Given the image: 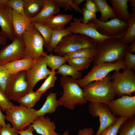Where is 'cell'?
Returning a JSON list of instances; mask_svg holds the SVG:
<instances>
[{
    "label": "cell",
    "mask_w": 135,
    "mask_h": 135,
    "mask_svg": "<svg viewBox=\"0 0 135 135\" xmlns=\"http://www.w3.org/2000/svg\"><path fill=\"white\" fill-rule=\"evenodd\" d=\"M126 32L118 36L107 38L96 44V52L94 58V66L124 60L128 44L121 40Z\"/></svg>",
    "instance_id": "6da1fadb"
},
{
    "label": "cell",
    "mask_w": 135,
    "mask_h": 135,
    "mask_svg": "<svg viewBox=\"0 0 135 135\" xmlns=\"http://www.w3.org/2000/svg\"><path fill=\"white\" fill-rule=\"evenodd\" d=\"M111 75L102 79L91 82L82 88L84 98L89 102L108 104L116 94L112 88Z\"/></svg>",
    "instance_id": "7a4b0ae2"
},
{
    "label": "cell",
    "mask_w": 135,
    "mask_h": 135,
    "mask_svg": "<svg viewBox=\"0 0 135 135\" xmlns=\"http://www.w3.org/2000/svg\"><path fill=\"white\" fill-rule=\"evenodd\" d=\"M63 93L58 100V106H63L71 110L77 105L86 104L82 89L78 84L77 80L71 77L63 76L60 80Z\"/></svg>",
    "instance_id": "3957f363"
},
{
    "label": "cell",
    "mask_w": 135,
    "mask_h": 135,
    "mask_svg": "<svg viewBox=\"0 0 135 135\" xmlns=\"http://www.w3.org/2000/svg\"><path fill=\"white\" fill-rule=\"evenodd\" d=\"M96 43L85 35L71 34L64 37L54 50L59 56L65 55L87 48H96Z\"/></svg>",
    "instance_id": "277c9868"
},
{
    "label": "cell",
    "mask_w": 135,
    "mask_h": 135,
    "mask_svg": "<svg viewBox=\"0 0 135 135\" xmlns=\"http://www.w3.org/2000/svg\"><path fill=\"white\" fill-rule=\"evenodd\" d=\"M37 110L28 108L22 105H14L5 112L6 119L17 130L26 129L38 117Z\"/></svg>",
    "instance_id": "5b68a950"
},
{
    "label": "cell",
    "mask_w": 135,
    "mask_h": 135,
    "mask_svg": "<svg viewBox=\"0 0 135 135\" xmlns=\"http://www.w3.org/2000/svg\"><path fill=\"white\" fill-rule=\"evenodd\" d=\"M112 86L114 91L118 98L126 95L132 96L135 92V74L134 71L126 69L121 72L114 71L111 75Z\"/></svg>",
    "instance_id": "8992f818"
},
{
    "label": "cell",
    "mask_w": 135,
    "mask_h": 135,
    "mask_svg": "<svg viewBox=\"0 0 135 135\" xmlns=\"http://www.w3.org/2000/svg\"><path fill=\"white\" fill-rule=\"evenodd\" d=\"M22 38L25 45V57L36 60L41 56L47 55L43 50L44 38L34 26L24 32Z\"/></svg>",
    "instance_id": "52a82bcc"
},
{
    "label": "cell",
    "mask_w": 135,
    "mask_h": 135,
    "mask_svg": "<svg viewBox=\"0 0 135 135\" xmlns=\"http://www.w3.org/2000/svg\"><path fill=\"white\" fill-rule=\"evenodd\" d=\"M123 60L112 63H104L94 66L83 78L77 80L78 84L83 88L93 82L102 80L112 71L126 69Z\"/></svg>",
    "instance_id": "ba28073f"
},
{
    "label": "cell",
    "mask_w": 135,
    "mask_h": 135,
    "mask_svg": "<svg viewBox=\"0 0 135 135\" xmlns=\"http://www.w3.org/2000/svg\"><path fill=\"white\" fill-rule=\"evenodd\" d=\"M25 75L24 71L10 74L5 93L9 100L17 101L29 92Z\"/></svg>",
    "instance_id": "9c48e42d"
},
{
    "label": "cell",
    "mask_w": 135,
    "mask_h": 135,
    "mask_svg": "<svg viewBox=\"0 0 135 135\" xmlns=\"http://www.w3.org/2000/svg\"><path fill=\"white\" fill-rule=\"evenodd\" d=\"M88 110L94 117H98L100 121L99 128L95 135H100L107 128L116 122L118 118L111 112L106 104L89 102Z\"/></svg>",
    "instance_id": "30bf717a"
},
{
    "label": "cell",
    "mask_w": 135,
    "mask_h": 135,
    "mask_svg": "<svg viewBox=\"0 0 135 135\" xmlns=\"http://www.w3.org/2000/svg\"><path fill=\"white\" fill-rule=\"evenodd\" d=\"M25 49L22 37H16L11 43L0 49V65L24 58L25 57Z\"/></svg>",
    "instance_id": "8fae6325"
},
{
    "label": "cell",
    "mask_w": 135,
    "mask_h": 135,
    "mask_svg": "<svg viewBox=\"0 0 135 135\" xmlns=\"http://www.w3.org/2000/svg\"><path fill=\"white\" fill-rule=\"evenodd\" d=\"M44 56H41L36 62L26 71V78L28 84L29 92L33 91L36 83L40 80L46 79L51 72L47 68Z\"/></svg>",
    "instance_id": "7c38bea8"
},
{
    "label": "cell",
    "mask_w": 135,
    "mask_h": 135,
    "mask_svg": "<svg viewBox=\"0 0 135 135\" xmlns=\"http://www.w3.org/2000/svg\"><path fill=\"white\" fill-rule=\"evenodd\" d=\"M107 105L115 116L129 118L135 116V95H124L113 100Z\"/></svg>",
    "instance_id": "4fadbf2b"
},
{
    "label": "cell",
    "mask_w": 135,
    "mask_h": 135,
    "mask_svg": "<svg viewBox=\"0 0 135 135\" xmlns=\"http://www.w3.org/2000/svg\"><path fill=\"white\" fill-rule=\"evenodd\" d=\"M89 22L94 24L96 30L100 33L107 36H118L126 32L128 28L127 23L116 18L106 22H100L97 18Z\"/></svg>",
    "instance_id": "5bb4252c"
},
{
    "label": "cell",
    "mask_w": 135,
    "mask_h": 135,
    "mask_svg": "<svg viewBox=\"0 0 135 135\" xmlns=\"http://www.w3.org/2000/svg\"><path fill=\"white\" fill-rule=\"evenodd\" d=\"M82 18V17L79 18H74L73 21L66 28L72 34H79L90 37L97 44L101 43L107 38L112 37L107 36L100 34L96 30L94 24L91 22H89L87 24L82 23L81 22Z\"/></svg>",
    "instance_id": "9a60e30c"
},
{
    "label": "cell",
    "mask_w": 135,
    "mask_h": 135,
    "mask_svg": "<svg viewBox=\"0 0 135 135\" xmlns=\"http://www.w3.org/2000/svg\"><path fill=\"white\" fill-rule=\"evenodd\" d=\"M11 10L7 4L0 5V32L4 36L12 41L16 36L13 26Z\"/></svg>",
    "instance_id": "2e32d148"
},
{
    "label": "cell",
    "mask_w": 135,
    "mask_h": 135,
    "mask_svg": "<svg viewBox=\"0 0 135 135\" xmlns=\"http://www.w3.org/2000/svg\"><path fill=\"white\" fill-rule=\"evenodd\" d=\"M43 7L40 13L36 17L30 18L32 22L42 24L51 17L60 11V6L55 0H44Z\"/></svg>",
    "instance_id": "e0dca14e"
},
{
    "label": "cell",
    "mask_w": 135,
    "mask_h": 135,
    "mask_svg": "<svg viewBox=\"0 0 135 135\" xmlns=\"http://www.w3.org/2000/svg\"><path fill=\"white\" fill-rule=\"evenodd\" d=\"M40 135H59L55 131L56 125L49 117H38L29 126Z\"/></svg>",
    "instance_id": "ac0fdd59"
},
{
    "label": "cell",
    "mask_w": 135,
    "mask_h": 135,
    "mask_svg": "<svg viewBox=\"0 0 135 135\" xmlns=\"http://www.w3.org/2000/svg\"><path fill=\"white\" fill-rule=\"evenodd\" d=\"M11 12L15 35L16 37H22L24 32L33 26L30 18L26 16L21 14L12 9Z\"/></svg>",
    "instance_id": "d6986e66"
},
{
    "label": "cell",
    "mask_w": 135,
    "mask_h": 135,
    "mask_svg": "<svg viewBox=\"0 0 135 135\" xmlns=\"http://www.w3.org/2000/svg\"><path fill=\"white\" fill-rule=\"evenodd\" d=\"M109 0L112 6L116 18L127 23L131 16V14L128 9V6L127 3L128 0Z\"/></svg>",
    "instance_id": "ffe728a7"
},
{
    "label": "cell",
    "mask_w": 135,
    "mask_h": 135,
    "mask_svg": "<svg viewBox=\"0 0 135 135\" xmlns=\"http://www.w3.org/2000/svg\"><path fill=\"white\" fill-rule=\"evenodd\" d=\"M36 62V60L25 57L24 58L6 63L4 65L10 74L28 70Z\"/></svg>",
    "instance_id": "44dd1931"
},
{
    "label": "cell",
    "mask_w": 135,
    "mask_h": 135,
    "mask_svg": "<svg viewBox=\"0 0 135 135\" xmlns=\"http://www.w3.org/2000/svg\"><path fill=\"white\" fill-rule=\"evenodd\" d=\"M58 106V100L56 92H50L47 96L46 100L42 107L37 110L38 117L44 116L46 114H51L55 112Z\"/></svg>",
    "instance_id": "7402d4cb"
},
{
    "label": "cell",
    "mask_w": 135,
    "mask_h": 135,
    "mask_svg": "<svg viewBox=\"0 0 135 135\" xmlns=\"http://www.w3.org/2000/svg\"><path fill=\"white\" fill-rule=\"evenodd\" d=\"M73 16L72 15L58 14L49 18L43 24L52 29H63L65 28L66 25L71 20Z\"/></svg>",
    "instance_id": "603a6c76"
},
{
    "label": "cell",
    "mask_w": 135,
    "mask_h": 135,
    "mask_svg": "<svg viewBox=\"0 0 135 135\" xmlns=\"http://www.w3.org/2000/svg\"><path fill=\"white\" fill-rule=\"evenodd\" d=\"M26 16L30 18H34L40 12L44 4V0H24Z\"/></svg>",
    "instance_id": "cb8c5ba5"
},
{
    "label": "cell",
    "mask_w": 135,
    "mask_h": 135,
    "mask_svg": "<svg viewBox=\"0 0 135 135\" xmlns=\"http://www.w3.org/2000/svg\"><path fill=\"white\" fill-rule=\"evenodd\" d=\"M96 5L101 13L100 18L98 19L100 21L106 22L109 18H116L113 9L106 0H92Z\"/></svg>",
    "instance_id": "d4e9b609"
},
{
    "label": "cell",
    "mask_w": 135,
    "mask_h": 135,
    "mask_svg": "<svg viewBox=\"0 0 135 135\" xmlns=\"http://www.w3.org/2000/svg\"><path fill=\"white\" fill-rule=\"evenodd\" d=\"M72 33L66 28L58 29L54 28L50 40L46 48L47 51L52 52L62 38L64 36Z\"/></svg>",
    "instance_id": "484cf974"
},
{
    "label": "cell",
    "mask_w": 135,
    "mask_h": 135,
    "mask_svg": "<svg viewBox=\"0 0 135 135\" xmlns=\"http://www.w3.org/2000/svg\"><path fill=\"white\" fill-rule=\"evenodd\" d=\"M44 93L43 92L33 91L28 93L17 101L20 105L27 108H32L39 100L42 94Z\"/></svg>",
    "instance_id": "4316f807"
},
{
    "label": "cell",
    "mask_w": 135,
    "mask_h": 135,
    "mask_svg": "<svg viewBox=\"0 0 135 135\" xmlns=\"http://www.w3.org/2000/svg\"><path fill=\"white\" fill-rule=\"evenodd\" d=\"M96 51V48H87L67 54L62 56L66 60L68 59L76 58H94Z\"/></svg>",
    "instance_id": "83f0119b"
},
{
    "label": "cell",
    "mask_w": 135,
    "mask_h": 135,
    "mask_svg": "<svg viewBox=\"0 0 135 135\" xmlns=\"http://www.w3.org/2000/svg\"><path fill=\"white\" fill-rule=\"evenodd\" d=\"M94 58H71L67 60L66 62L76 70L80 72L89 68L93 62Z\"/></svg>",
    "instance_id": "f1b7e54d"
},
{
    "label": "cell",
    "mask_w": 135,
    "mask_h": 135,
    "mask_svg": "<svg viewBox=\"0 0 135 135\" xmlns=\"http://www.w3.org/2000/svg\"><path fill=\"white\" fill-rule=\"evenodd\" d=\"M127 24L128 29L121 40L129 44L135 41V13L131 14Z\"/></svg>",
    "instance_id": "f546056e"
},
{
    "label": "cell",
    "mask_w": 135,
    "mask_h": 135,
    "mask_svg": "<svg viewBox=\"0 0 135 135\" xmlns=\"http://www.w3.org/2000/svg\"><path fill=\"white\" fill-rule=\"evenodd\" d=\"M63 76H70L71 77L75 80L81 78L82 75L81 72L76 70L71 66L64 64L61 66L56 72Z\"/></svg>",
    "instance_id": "4dcf8cb0"
},
{
    "label": "cell",
    "mask_w": 135,
    "mask_h": 135,
    "mask_svg": "<svg viewBox=\"0 0 135 135\" xmlns=\"http://www.w3.org/2000/svg\"><path fill=\"white\" fill-rule=\"evenodd\" d=\"M118 135H135V116L129 118L121 125Z\"/></svg>",
    "instance_id": "1f68e13d"
},
{
    "label": "cell",
    "mask_w": 135,
    "mask_h": 135,
    "mask_svg": "<svg viewBox=\"0 0 135 135\" xmlns=\"http://www.w3.org/2000/svg\"><path fill=\"white\" fill-rule=\"evenodd\" d=\"M46 65L51 70H58L62 65L66 63V61L62 56L54 55L52 52L45 56Z\"/></svg>",
    "instance_id": "d6a6232c"
},
{
    "label": "cell",
    "mask_w": 135,
    "mask_h": 135,
    "mask_svg": "<svg viewBox=\"0 0 135 135\" xmlns=\"http://www.w3.org/2000/svg\"><path fill=\"white\" fill-rule=\"evenodd\" d=\"M32 23L33 26L38 31L44 38V46L46 48L50 40L52 29L44 24L35 22Z\"/></svg>",
    "instance_id": "836d02e7"
},
{
    "label": "cell",
    "mask_w": 135,
    "mask_h": 135,
    "mask_svg": "<svg viewBox=\"0 0 135 135\" xmlns=\"http://www.w3.org/2000/svg\"><path fill=\"white\" fill-rule=\"evenodd\" d=\"M55 70H51V72L46 79L40 87L36 91L38 92H45L50 88L53 87L57 79Z\"/></svg>",
    "instance_id": "e575fe53"
},
{
    "label": "cell",
    "mask_w": 135,
    "mask_h": 135,
    "mask_svg": "<svg viewBox=\"0 0 135 135\" xmlns=\"http://www.w3.org/2000/svg\"><path fill=\"white\" fill-rule=\"evenodd\" d=\"M128 118L120 117L115 123L107 128L100 135H117L121 125Z\"/></svg>",
    "instance_id": "d590c367"
},
{
    "label": "cell",
    "mask_w": 135,
    "mask_h": 135,
    "mask_svg": "<svg viewBox=\"0 0 135 135\" xmlns=\"http://www.w3.org/2000/svg\"><path fill=\"white\" fill-rule=\"evenodd\" d=\"M10 74L4 66L0 65V90L5 94L7 82Z\"/></svg>",
    "instance_id": "8d00e7d4"
},
{
    "label": "cell",
    "mask_w": 135,
    "mask_h": 135,
    "mask_svg": "<svg viewBox=\"0 0 135 135\" xmlns=\"http://www.w3.org/2000/svg\"><path fill=\"white\" fill-rule=\"evenodd\" d=\"M60 7L65 8V11L68 10H74L76 12H78L82 14V9L75 6L73 3V0H55Z\"/></svg>",
    "instance_id": "74e56055"
},
{
    "label": "cell",
    "mask_w": 135,
    "mask_h": 135,
    "mask_svg": "<svg viewBox=\"0 0 135 135\" xmlns=\"http://www.w3.org/2000/svg\"><path fill=\"white\" fill-rule=\"evenodd\" d=\"M24 0H8L7 4L20 14L26 16L24 10Z\"/></svg>",
    "instance_id": "f35d334b"
},
{
    "label": "cell",
    "mask_w": 135,
    "mask_h": 135,
    "mask_svg": "<svg viewBox=\"0 0 135 135\" xmlns=\"http://www.w3.org/2000/svg\"><path fill=\"white\" fill-rule=\"evenodd\" d=\"M14 105L10 101L6 94L0 90V107L3 112H6Z\"/></svg>",
    "instance_id": "ab89813d"
},
{
    "label": "cell",
    "mask_w": 135,
    "mask_h": 135,
    "mask_svg": "<svg viewBox=\"0 0 135 135\" xmlns=\"http://www.w3.org/2000/svg\"><path fill=\"white\" fill-rule=\"evenodd\" d=\"M126 69L135 70V54L126 51L123 60Z\"/></svg>",
    "instance_id": "60d3db41"
},
{
    "label": "cell",
    "mask_w": 135,
    "mask_h": 135,
    "mask_svg": "<svg viewBox=\"0 0 135 135\" xmlns=\"http://www.w3.org/2000/svg\"><path fill=\"white\" fill-rule=\"evenodd\" d=\"M82 17L81 22L84 24H87L91 20L97 18L96 13L89 11L83 8L82 9Z\"/></svg>",
    "instance_id": "b9f144b4"
},
{
    "label": "cell",
    "mask_w": 135,
    "mask_h": 135,
    "mask_svg": "<svg viewBox=\"0 0 135 135\" xmlns=\"http://www.w3.org/2000/svg\"><path fill=\"white\" fill-rule=\"evenodd\" d=\"M10 124L2 126L0 135H20Z\"/></svg>",
    "instance_id": "7bdbcfd3"
},
{
    "label": "cell",
    "mask_w": 135,
    "mask_h": 135,
    "mask_svg": "<svg viewBox=\"0 0 135 135\" xmlns=\"http://www.w3.org/2000/svg\"><path fill=\"white\" fill-rule=\"evenodd\" d=\"M84 8L96 14L99 11L96 5L92 0H86L84 4Z\"/></svg>",
    "instance_id": "ee69618b"
},
{
    "label": "cell",
    "mask_w": 135,
    "mask_h": 135,
    "mask_svg": "<svg viewBox=\"0 0 135 135\" xmlns=\"http://www.w3.org/2000/svg\"><path fill=\"white\" fill-rule=\"evenodd\" d=\"M94 133L93 128L92 127L86 128L78 130V135H92Z\"/></svg>",
    "instance_id": "f6af8a7d"
},
{
    "label": "cell",
    "mask_w": 135,
    "mask_h": 135,
    "mask_svg": "<svg viewBox=\"0 0 135 135\" xmlns=\"http://www.w3.org/2000/svg\"><path fill=\"white\" fill-rule=\"evenodd\" d=\"M34 130L32 127L29 126L24 130H17V132L20 135H34L33 133Z\"/></svg>",
    "instance_id": "bcb514c9"
},
{
    "label": "cell",
    "mask_w": 135,
    "mask_h": 135,
    "mask_svg": "<svg viewBox=\"0 0 135 135\" xmlns=\"http://www.w3.org/2000/svg\"><path fill=\"white\" fill-rule=\"evenodd\" d=\"M128 45L126 48V51L131 54L135 52V41Z\"/></svg>",
    "instance_id": "7dc6e473"
},
{
    "label": "cell",
    "mask_w": 135,
    "mask_h": 135,
    "mask_svg": "<svg viewBox=\"0 0 135 135\" xmlns=\"http://www.w3.org/2000/svg\"><path fill=\"white\" fill-rule=\"evenodd\" d=\"M1 110L0 107V124L2 126L6 124L5 122L6 116L2 112Z\"/></svg>",
    "instance_id": "c3c4849f"
},
{
    "label": "cell",
    "mask_w": 135,
    "mask_h": 135,
    "mask_svg": "<svg viewBox=\"0 0 135 135\" xmlns=\"http://www.w3.org/2000/svg\"><path fill=\"white\" fill-rule=\"evenodd\" d=\"M7 38L4 36L0 32V45L3 46L6 44Z\"/></svg>",
    "instance_id": "681fc988"
},
{
    "label": "cell",
    "mask_w": 135,
    "mask_h": 135,
    "mask_svg": "<svg viewBox=\"0 0 135 135\" xmlns=\"http://www.w3.org/2000/svg\"><path fill=\"white\" fill-rule=\"evenodd\" d=\"M128 2H129L130 6L132 7V12L135 13V0H128Z\"/></svg>",
    "instance_id": "f907efd6"
},
{
    "label": "cell",
    "mask_w": 135,
    "mask_h": 135,
    "mask_svg": "<svg viewBox=\"0 0 135 135\" xmlns=\"http://www.w3.org/2000/svg\"><path fill=\"white\" fill-rule=\"evenodd\" d=\"M84 1V0H74L72 2L75 6L79 7L80 4Z\"/></svg>",
    "instance_id": "816d5d0a"
},
{
    "label": "cell",
    "mask_w": 135,
    "mask_h": 135,
    "mask_svg": "<svg viewBox=\"0 0 135 135\" xmlns=\"http://www.w3.org/2000/svg\"><path fill=\"white\" fill-rule=\"evenodd\" d=\"M8 0H0V5L7 4Z\"/></svg>",
    "instance_id": "f5cc1de1"
},
{
    "label": "cell",
    "mask_w": 135,
    "mask_h": 135,
    "mask_svg": "<svg viewBox=\"0 0 135 135\" xmlns=\"http://www.w3.org/2000/svg\"><path fill=\"white\" fill-rule=\"evenodd\" d=\"M71 135L69 134L68 131V130H66L64 132L63 134L61 135Z\"/></svg>",
    "instance_id": "db71d44e"
},
{
    "label": "cell",
    "mask_w": 135,
    "mask_h": 135,
    "mask_svg": "<svg viewBox=\"0 0 135 135\" xmlns=\"http://www.w3.org/2000/svg\"><path fill=\"white\" fill-rule=\"evenodd\" d=\"M2 127V126L0 124V134L1 130Z\"/></svg>",
    "instance_id": "11a10c76"
}]
</instances>
